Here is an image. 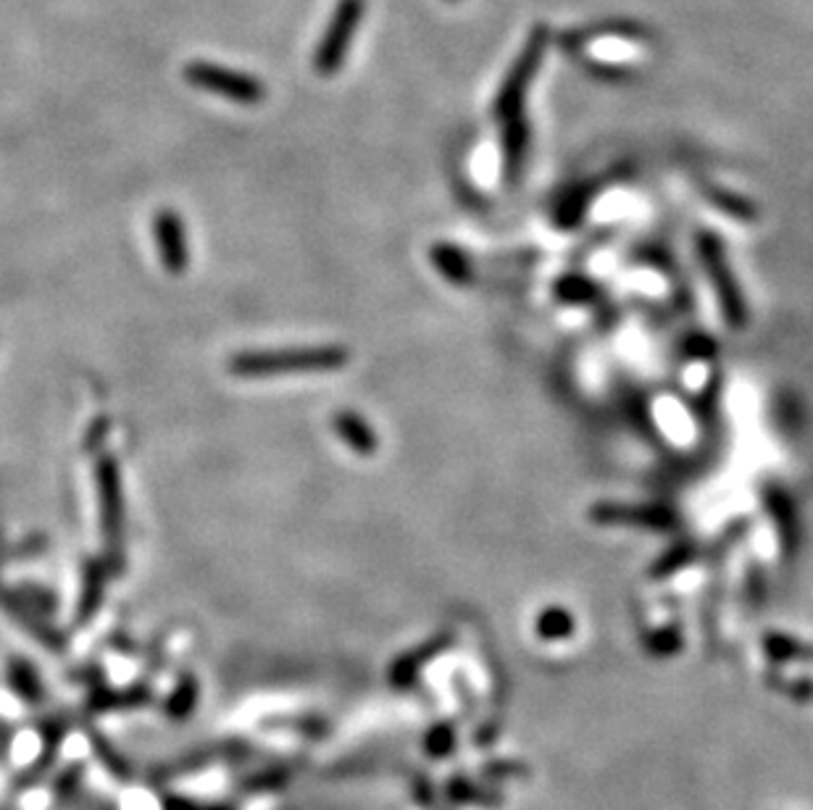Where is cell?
Segmentation results:
<instances>
[{
  "label": "cell",
  "instance_id": "1",
  "mask_svg": "<svg viewBox=\"0 0 813 810\" xmlns=\"http://www.w3.org/2000/svg\"><path fill=\"white\" fill-rule=\"evenodd\" d=\"M347 353L340 347H293V351H245L229 361V372L242 379L282 377V374L334 372L343 368Z\"/></svg>",
  "mask_w": 813,
  "mask_h": 810
},
{
  "label": "cell",
  "instance_id": "2",
  "mask_svg": "<svg viewBox=\"0 0 813 810\" xmlns=\"http://www.w3.org/2000/svg\"><path fill=\"white\" fill-rule=\"evenodd\" d=\"M185 79L198 90H206L211 92V95L227 98V101L240 105H255L266 98V88L261 84V79H255L253 75H242V71L234 69H225V66L219 64L208 61L187 64Z\"/></svg>",
  "mask_w": 813,
  "mask_h": 810
},
{
  "label": "cell",
  "instance_id": "3",
  "mask_svg": "<svg viewBox=\"0 0 813 810\" xmlns=\"http://www.w3.org/2000/svg\"><path fill=\"white\" fill-rule=\"evenodd\" d=\"M364 0H340L337 3L332 22L319 43L317 58H313V66H317L321 77H332L340 71V66L345 61L347 45L356 37L360 19H364Z\"/></svg>",
  "mask_w": 813,
  "mask_h": 810
},
{
  "label": "cell",
  "instance_id": "4",
  "mask_svg": "<svg viewBox=\"0 0 813 810\" xmlns=\"http://www.w3.org/2000/svg\"><path fill=\"white\" fill-rule=\"evenodd\" d=\"M542 53H546V30H535L533 37H529L527 48L519 56V61L514 64L511 75L503 82L501 92H497L495 101V116L503 118V122H514L519 118V109L524 103V95H527L529 82H533L537 64H540Z\"/></svg>",
  "mask_w": 813,
  "mask_h": 810
},
{
  "label": "cell",
  "instance_id": "5",
  "mask_svg": "<svg viewBox=\"0 0 813 810\" xmlns=\"http://www.w3.org/2000/svg\"><path fill=\"white\" fill-rule=\"evenodd\" d=\"M95 482H98V503H101V524L103 535L111 550L119 548L124 537V492H122V477L119 466L111 456H103L95 466Z\"/></svg>",
  "mask_w": 813,
  "mask_h": 810
},
{
  "label": "cell",
  "instance_id": "6",
  "mask_svg": "<svg viewBox=\"0 0 813 810\" xmlns=\"http://www.w3.org/2000/svg\"><path fill=\"white\" fill-rule=\"evenodd\" d=\"M153 242L159 250L161 266L169 274L180 276L190 269V240L187 227L180 219V214L172 208H163L153 219Z\"/></svg>",
  "mask_w": 813,
  "mask_h": 810
},
{
  "label": "cell",
  "instance_id": "7",
  "mask_svg": "<svg viewBox=\"0 0 813 810\" xmlns=\"http://www.w3.org/2000/svg\"><path fill=\"white\" fill-rule=\"evenodd\" d=\"M445 800L456 808H501L506 802L501 789L477 785L469 776H450L445 785Z\"/></svg>",
  "mask_w": 813,
  "mask_h": 810
},
{
  "label": "cell",
  "instance_id": "8",
  "mask_svg": "<svg viewBox=\"0 0 813 810\" xmlns=\"http://www.w3.org/2000/svg\"><path fill=\"white\" fill-rule=\"evenodd\" d=\"M445 648H448V640H432V642L424 644L422 650H414V653H409L405 658H400L396 666L390 669L392 687H398V689L411 687V684H414V680H416L419 671L427 666L432 658L440 655Z\"/></svg>",
  "mask_w": 813,
  "mask_h": 810
},
{
  "label": "cell",
  "instance_id": "9",
  "mask_svg": "<svg viewBox=\"0 0 813 810\" xmlns=\"http://www.w3.org/2000/svg\"><path fill=\"white\" fill-rule=\"evenodd\" d=\"M334 430H337L340 440H343L351 450L360 453V456H369V453L377 450V434H374L369 430V424L360 417H356V413H337Z\"/></svg>",
  "mask_w": 813,
  "mask_h": 810
},
{
  "label": "cell",
  "instance_id": "10",
  "mask_svg": "<svg viewBox=\"0 0 813 810\" xmlns=\"http://www.w3.org/2000/svg\"><path fill=\"white\" fill-rule=\"evenodd\" d=\"M458 748V732L454 723L440 721L435 727H430V732L424 734V753L432 761H443L450 758Z\"/></svg>",
  "mask_w": 813,
  "mask_h": 810
},
{
  "label": "cell",
  "instance_id": "11",
  "mask_svg": "<svg viewBox=\"0 0 813 810\" xmlns=\"http://www.w3.org/2000/svg\"><path fill=\"white\" fill-rule=\"evenodd\" d=\"M103 587H106V571H103V566L90 563L88 571H84V582H82V603H80L82 621H88V618L98 611V605L103 603Z\"/></svg>",
  "mask_w": 813,
  "mask_h": 810
},
{
  "label": "cell",
  "instance_id": "12",
  "mask_svg": "<svg viewBox=\"0 0 813 810\" xmlns=\"http://www.w3.org/2000/svg\"><path fill=\"white\" fill-rule=\"evenodd\" d=\"M529 776V768L522 761H490L482 766V779L490 785H503V782H516Z\"/></svg>",
  "mask_w": 813,
  "mask_h": 810
},
{
  "label": "cell",
  "instance_id": "13",
  "mask_svg": "<svg viewBox=\"0 0 813 810\" xmlns=\"http://www.w3.org/2000/svg\"><path fill=\"white\" fill-rule=\"evenodd\" d=\"M572 629H574L572 618H569V614H563V611H548V614L537 621V631H540V637H546V640H566V637L572 635Z\"/></svg>",
  "mask_w": 813,
  "mask_h": 810
},
{
  "label": "cell",
  "instance_id": "14",
  "mask_svg": "<svg viewBox=\"0 0 813 810\" xmlns=\"http://www.w3.org/2000/svg\"><path fill=\"white\" fill-rule=\"evenodd\" d=\"M195 697H198V687H195L193 676H187V680H182L180 687L174 689V695L169 697V714L172 716L190 714L195 706Z\"/></svg>",
  "mask_w": 813,
  "mask_h": 810
},
{
  "label": "cell",
  "instance_id": "15",
  "mask_svg": "<svg viewBox=\"0 0 813 810\" xmlns=\"http://www.w3.org/2000/svg\"><path fill=\"white\" fill-rule=\"evenodd\" d=\"M11 684H14L16 693L27 703H35V697H41V684H37L32 671L27 666H22V663H16V666L11 669Z\"/></svg>",
  "mask_w": 813,
  "mask_h": 810
},
{
  "label": "cell",
  "instance_id": "16",
  "mask_svg": "<svg viewBox=\"0 0 813 810\" xmlns=\"http://www.w3.org/2000/svg\"><path fill=\"white\" fill-rule=\"evenodd\" d=\"M679 648V635L677 631H661L659 640L651 642V650L659 655H668Z\"/></svg>",
  "mask_w": 813,
  "mask_h": 810
}]
</instances>
